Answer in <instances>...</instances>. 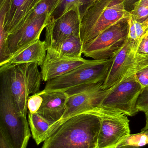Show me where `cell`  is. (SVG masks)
I'll list each match as a JSON object with an SVG mask.
<instances>
[{"instance_id":"7c38bea8","label":"cell","mask_w":148,"mask_h":148,"mask_svg":"<svg viewBox=\"0 0 148 148\" xmlns=\"http://www.w3.org/2000/svg\"><path fill=\"white\" fill-rule=\"evenodd\" d=\"M50 17L48 14L38 16L24 23L17 32L8 36V46L11 56L40 38L42 32L47 25Z\"/></svg>"},{"instance_id":"d6a6232c","label":"cell","mask_w":148,"mask_h":148,"mask_svg":"<svg viewBox=\"0 0 148 148\" xmlns=\"http://www.w3.org/2000/svg\"><path fill=\"white\" fill-rule=\"evenodd\" d=\"M2 1H3V0H0V2H1Z\"/></svg>"},{"instance_id":"83f0119b","label":"cell","mask_w":148,"mask_h":148,"mask_svg":"<svg viewBox=\"0 0 148 148\" xmlns=\"http://www.w3.org/2000/svg\"><path fill=\"white\" fill-rule=\"evenodd\" d=\"M0 148H11L3 136L0 133Z\"/></svg>"},{"instance_id":"836d02e7","label":"cell","mask_w":148,"mask_h":148,"mask_svg":"<svg viewBox=\"0 0 148 148\" xmlns=\"http://www.w3.org/2000/svg\"></svg>"},{"instance_id":"5b68a950","label":"cell","mask_w":148,"mask_h":148,"mask_svg":"<svg viewBox=\"0 0 148 148\" xmlns=\"http://www.w3.org/2000/svg\"><path fill=\"white\" fill-rule=\"evenodd\" d=\"M114 58L87 61L78 67L46 83L44 90H63L79 85L103 82Z\"/></svg>"},{"instance_id":"d4e9b609","label":"cell","mask_w":148,"mask_h":148,"mask_svg":"<svg viewBox=\"0 0 148 148\" xmlns=\"http://www.w3.org/2000/svg\"><path fill=\"white\" fill-rule=\"evenodd\" d=\"M137 108L139 111L146 113L148 111V89L143 90L140 95L137 103Z\"/></svg>"},{"instance_id":"4dcf8cb0","label":"cell","mask_w":148,"mask_h":148,"mask_svg":"<svg viewBox=\"0 0 148 148\" xmlns=\"http://www.w3.org/2000/svg\"><path fill=\"white\" fill-rule=\"evenodd\" d=\"M121 148H140L138 147H132V146H125V147H122Z\"/></svg>"},{"instance_id":"6da1fadb","label":"cell","mask_w":148,"mask_h":148,"mask_svg":"<svg viewBox=\"0 0 148 148\" xmlns=\"http://www.w3.org/2000/svg\"><path fill=\"white\" fill-rule=\"evenodd\" d=\"M101 123L94 113L71 116L53 126L42 148H96Z\"/></svg>"},{"instance_id":"1f68e13d","label":"cell","mask_w":148,"mask_h":148,"mask_svg":"<svg viewBox=\"0 0 148 148\" xmlns=\"http://www.w3.org/2000/svg\"><path fill=\"white\" fill-rule=\"evenodd\" d=\"M148 36V28L147 29V30H146V32H145V34L144 35V36H143V37H144V36Z\"/></svg>"},{"instance_id":"3957f363","label":"cell","mask_w":148,"mask_h":148,"mask_svg":"<svg viewBox=\"0 0 148 148\" xmlns=\"http://www.w3.org/2000/svg\"><path fill=\"white\" fill-rule=\"evenodd\" d=\"M0 133L11 148H26L31 136L26 116L19 113L3 74L0 73Z\"/></svg>"},{"instance_id":"f546056e","label":"cell","mask_w":148,"mask_h":148,"mask_svg":"<svg viewBox=\"0 0 148 148\" xmlns=\"http://www.w3.org/2000/svg\"><path fill=\"white\" fill-rule=\"evenodd\" d=\"M142 24H143V26L145 27V29L147 30L148 28V19Z\"/></svg>"},{"instance_id":"cb8c5ba5","label":"cell","mask_w":148,"mask_h":148,"mask_svg":"<svg viewBox=\"0 0 148 148\" xmlns=\"http://www.w3.org/2000/svg\"><path fill=\"white\" fill-rule=\"evenodd\" d=\"M43 101V99L40 92L30 96L27 103L29 112L31 114L37 113L41 106Z\"/></svg>"},{"instance_id":"8fae6325","label":"cell","mask_w":148,"mask_h":148,"mask_svg":"<svg viewBox=\"0 0 148 148\" xmlns=\"http://www.w3.org/2000/svg\"><path fill=\"white\" fill-rule=\"evenodd\" d=\"M136 49L128 38L123 47L114 57L106 80L103 89L113 87L120 82L134 66Z\"/></svg>"},{"instance_id":"277c9868","label":"cell","mask_w":148,"mask_h":148,"mask_svg":"<svg viewBox=\"0 0 148 148\" xmlns=\"http://www.w3.org/2000/svg\"><path fill=\"white\" fill-rule=\"evenodd\" d=\"M38 66L34 63H25L0 70L4 76L17 109L24 116L28 113L29 97L41 91L43 80Z\"/></svg>"},{"instance_id":"d6986e66","label":"cell","mask_w":148,"mask_h":148,"mask_svg":"<svg viewBox=\"0 0 148 148\" xmlns=\"http://www.w3.org/2000/svg\"><path fill=\"white\" fill-rule=\"evenodd\" d=\"M95 0H61L60 4L51 16L58 19L70 10L77 12L81 21L84 14Z\"/></svg>"},{"instance_id":"4316f807","label":"cell","mask_w":148,"mask_h":148,"mask_svg":"<svg viewBox=\"0 0 148 148\" xmlns=\"http://www.w3.org/2000/svg\"><path fill=\"white\" fill-rule=\"evenodd\" d=\"M140 0H124V5L126 10L130 12L133 9L136 3Z\"/></svg>"},{"instance_id":"484cf974","label":"cell","mask_w":148,"mask_h":148,"mask_svg":"<svg viewBox=\"0 0 148 148\" xmlns=\"http://www.w3.org/2000/svg\"><path fill=\"white\" fill-rule=\"evenodd\" d=\"M136 55L148 56V36H144L141 40L136 49Z\"/></svg>"},{"instance_id":"f1b7e54d","label":"cell","mask_w":148,"mask_h":148,"mask_svg":"<svg viewBox=\"0 0 148 148\" xmlns=\"http://www.w3.org/2000/svg\"><path fill=\"white\" fill-rule=\"evenodd\" d=\"M146 114V123L145 127L141 131H148V111L145 113Z\"/></svg>"},{"instance_id":"ffe728a7","label":"cell","mask_w":148,"mask_h":148,"mask_svg":"<svg viewBox=\"0 0 148 148\" xmlns=\"http://www.w3.org/2000/svg\"><path fill=\"white\" fill-rule=\"evenodd\" d=\"M134 71L143 90L148 89V56L136 55Z\"/></svg>"},{"instance_id":"2e32d148","label":"cell","mask_w":148,"mask_h":148,"mask_svg":"<svg viewBox=\"0 0 148 148\" xmlns=\"http://www.w3.org/2000/svg\"><path fill=\"white\" fill-rule=\"evenodd\" d=\"M47 47L45 41L40 38L14 53L5 62L0 65V70L10 66L25 63H34L41 66L46 54Z\"/></svg>"},{"instance_id":"ac0fdd59","label":"cell","mask_w":148,"mask_h":148,"mask_svg":"<svg viewBox=\"0 0 148 148\" xmlns=\"http://www.w3.org/2000/svg\"><path fill=\"white\" fill-rule=\"evenodd\" d=\"M28 123L32 137L39 145L47 138L52 130L53 125L37 113H28Z\"/></svg>"},{"instance_id":"8992f818","label":"cell","mask_w":148,"mask_h":148,"mask_svg":"<svg viewBox=\"0 0 148 148\" xmlns=\"http://www.w3.org/2000/svg\"><path fill=\"white\" fill-rule=\"evenodd\" d=\"M143 90L136 78L134 66L120 82L109 89L98 107L134 116L139 112L137 101Z\"/></svg>"},{"instance_id":"4fadbf2b","label":"cell","mask_w":148,"mask_h":148,"mask_svg":"<svg viewBox=\"0 0 148 148\" xmlns=\"http://www.w3.org/2000/svg\"><path fill=\"white\" fill-rule=\"evenodd\" d=\"M40 93L43 101L36 113L53 126L61 120L64 115L68 95L66 91L63 90H43Z\"/></svg>"},{"instance_id":"7a4b0ae2","label":"cell","mask_w":148,"mask_h":148,"mask_svg":"<svg viewBox=\"0 0 148 148\" xmlns=\"http://www.w3.org/2000/svg\"><path fill=\"white\" fill-rule=\"evenodd\" d=\"M124 0H95L81 21L80 37L83 45L122 20L129 18Z\"/></svg>"},{"instance_id":"30bf717a","label":"cell","mask_w":148,"mask_h":148,"mask_svg":"<svg viewBox=\"0 0 148 148\" xmlns=\"http://www.w3.org/2000/svg\"><path fill=\"white\" fill-rule=\"evenodd\" d=\"M81 19L77 12L71 10L58 19L51 16L46 27L45 41L47 49L54 47L71 36H80Z\"/></svg>"},{"instance_id":"7402d4cb","label":"cell","mask_w":148,"mask_h":148,"mask_svg":"<svg viewBox=\"0 0 148 148\" xmlns=\"http://www.w3.org/2000/svg\"><path fill=\"white\" fill-rule=\"evenodd\" d=\"M148 144V131H141L138 134L128 136L116 148H121L125 146L143 147Z\"/></svg>"},{"instance_id":"9a60e30c","label":"cell","mask_w":148,"mask_h":148,"mask_svg":"<svg viewBox=\"0 0 148 148\" xmlns=\"http://www.w3.org/2000/svg\"><path fill=\"white\" fill-rule=\"evenodd\" d=\"M42 0H10L4 29L8 36L17 32Z\"/></svg>"},{"instance_id":"ba28073f","label":"cell","mask_w":148,"mask_h":148,"mask_svg":"<svg viewBox=\"0 0 148 148\" xmlns=\"http://www.w3.org/2000/svg\"><path fill=\"white\" fill-rule=\"evenodd\" d=\"M85 113H92L101 118L96 148H116L130 134L128 116L97 107Z\"/></svg>"},{"instance_id":"9c48e42d","label":"cell","mask_w":148,"mask_h":148,"mask_svg":"<svg viewBox=\"0 0 148 148\" xmlns=\"http://www.w3.org/2000/svg\"><path fill=\"white\" fill-rule=\"evenodd\" d=\"M103 83L79 85L66 90L68 95L66 110L61 120L57 123L73 116L89 112L99 107L109 90V89H103Z\"/></svg>"},{"instance_id":"e0dca14e","label":"cell","mask_w":148,"mask_h":148,"mask_svg":"<svg viewBox=\"0 0 148 148\" xmlns=\"http://www.w3.org/2000/svg\"><path fill=\"white\" fill-rule=\"evenodd\" d=\"M83 44L80 36H71L52 48H50L57 55L64 58H82Z\"/></svg>"},{"instance_id":"44dd1931","label":"cell","mask_w":148,"mask_h":148,"mask_svg":"<svg viewBox=\"0 0 148 148\" xmlns=\"http://www.w3.org/2000/svg\"><path fill=\"white\" fill-rule=\"evenodd\" d=\"M61 1V0H42L34 9L23 24L32 21L36 17L42 15L48 14L51 16L59 6Z\"/></svg>"},{"instance_id":"5bb4252c","label":"cell","mask_w":148,"mask_h":148,"mask_svg":"<svg viewBox=\"0 0 148 148\" xmlns=\"http://www.w3.org/2000/svg\"><path fill=\"white\" fill-rule=\"evenodd\" d=\"M87 61L82 57L71 59L61 57L50 49H47L45 60L40 66L43 81L47 82L61 76L83 65Z\"/></svg>"},{"instance_id":"52a82bcc","label":"cell","mask_w":148,"mask_h":148,"mask_svg":"<svg viewBox=\"0 0 148 148\" xmlns=\"http://www.w3.org/2000/svg\"><path fill=\"white\" fill-rule=\"evenodd\" d=\"M128 19L113 25L89 42L83 45L82 53L94 60H104L114 57L128 39Z\"/></svg>"},{"instance_id":"603a6c76","label":"cell","mask_w":148,"mask_h":148,"mask_svg":"<svg viewBox=\"0 0 148 148\" xmlns=\"http://www.w3.org/2000/svg\"><path fill=\"white\" fill-rule=\"evenodd\" d=\"M130 13L136 21L144 23L148 19V0H140Z\"/></svg>"}]
</instances>
